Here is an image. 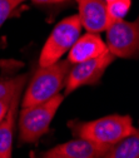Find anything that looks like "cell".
Wrapping results in <instances>:
<instances>
[{
	"label": "cell",
	"instance_id": "1",
	"mask_svg": "<svg viewBox=\"0 0 139 158\" xmlns=\"http://www.w3.org/2000/svg\"><path fill=\"white\" fill-rule=\"evenodd\" d=\"M75 138H84L102 146H112L135 131L133 121L129 115H107L95 121L68 122Z\"/></svg>",
	"mask_w": 139,
	"mask_h": 158
},
{
	"label": "cell",
	"instance_id": "2",
	"mask_svg": "<svg viewBox=\"0 0 139 158\" xmlns=\"http://www.w3.org/2000/svg\"><path fill=\"white\" fill-rule=\"evenodd\" d=\"M72 63L68 60H59L48 67H40L31 81L22 99V107H31L44 103L56 94H60L65 87V81L72 68Z\"/></svg>",
	"mask_w": 139,
	"mask_h": 158
},
{
	"label": "cell",
	"instance_id": "3",
	"mask_svg": "<svg viewBox=\"0 0 139 158\" xmlns=\"http://www.w3.org/2000/svg\"><path fill=\"white\" fill-rule=\"evenodd\" d=\"M63 99L64 95L56 94L44 103L23 108L20 112V118H19L20 142L36 143L45 133H48L50 123Z\"/></svg>",
	"mask_w": 139,
	"mask_h": 158
},
{
	"label": "cell",
	"instance_id": "4",
	"mask_svg": "<svg viewBox=\"0 0 139 158\" xmlns=\"http://www.w3.org/2000/svg\"><path fill=\"white\" fill-rule=\"evenodd\" d=\"M82 24L78 15L68 16L53 29L48 36L39 56V65L48 67L62 59V56L69 52L76 39L80 36Z\"/></svg>",
	"mask_w": 139,
	"mask_h": 158
},
{
	"label": "cell",
	"instance_id": "5",
	"mask_svg": "<svg viewBox=\"0 0 139 158\" xmlns=\"http://www.w3.org/2000/svg\"><path fill=\"white\" fill-rule=\"evenodd\" d=\"M107 49L115 58H137L139 53V23L112 20L107 28Z\"/></svg>",
	"mask_w": 139,
	"mask_h": 158
},
{
	"label": "cell",
	"instance_id": "6",
	"mask_svg": "<svg viewBox=\"0 0 139 158\" xmlns=\"http://www.w3.org/2000/svg\"><path fill=\"white\" fill-rule=\"evenodd\" d=\"M114 59L115 56L112 53L105 52L100 56L73 64L65 81V95L73 93L80 87L99 83L107 68L114 62Z\"/></svg>",
	"mask_w": 139,
	"mask_h": 158
},
{
	"label": "cell",
	"instance_id": "7",
	"mask_svg": "<svg viewBox=\"0 0 139 158\" xmlns=\"http://www.w3.org/2000/svg\"><path fill=\"white\" fill-rule=\"evenodd\" d=\"M76 3L79 9L78 18L88 33L99 34L107 30L112 20L104 0H76Z\"/></svg>",
	"mask_w": 139,
	"mask_h": 158
},
{
	"label": "cell",
	"instance_id": "8",
	"mask_svg": "<svg viewBox=\"0 0 139 158\" xmlns=\"http://www.w3.org/2000/svg\"><path fill=\"white\" fill-rule=\"evenodd\" d=\"M105 52H108V49L105 42L102 40L100 36L94 33H85L84 35L79 36L69 49L67 60L72 64H76L100 56Z\"/></svg>",
	"mask_w": 139,
	"mask_h": 158
},
{
	"label": "cell",
	"instance_id": "9",
	"mask_svg": "<svg viewBox=\"0 0 139 158\" xmlns=\"http://www.w3.org/2000/svg\"><path fill=\"white\" fill-rule=\"evenodd\" d=\"M109 147L94 143L92 141L84 139V138H75L73 141L65 142L49 149L48 152L69 158H102Z\"/></svg>",
	"mask_w": 139,
	"mask_h": 158
},
{
	"label": "cell",
	"instance_id": "10",
	"mask_svg": "<svg viewBox=\"0 0 139 158\" xmlns=\"http://www.w3.org/2000/svg\"><path fill=\"white\" fill-rule=\"evenodd\" d=\"M23 88L16 89L14 93L9 109L4 119L0 122V158H11L13 156V138H14V128L16 121L18 106L22 98Z\"/></svg>",
	"mask_w": 139,
	"mask_h": 158
},
{
	"label": "cell",
	"instance_id": "11",
	"mask_svg": "<svg viewBox=\"0 0 139 158\" xmlns=\"http://www.w3.org/2000/svg\"><path fill=\"white\" fill-rule=\"evenodd\" d=\"M102 158H139V134L135 129L112 144Z\"/></svg>",
	"mask_w": 139,
	"mask_h": 158
},
{
	"label": "cell",
	"instance_id": "12",
	"mask_svg": "<svg viewBox=\"0 0 139 158\" xmlns=\"http://www.w3.org/2000/svg\"><path fill=\"white\" fill-rule=\"evenodd\" d=\"M28 74L18 75L13 78H4L0 79V97H5L14 93L19 87H24L28 81Z\"/></svg>",
	"mask_w": 139,
	"mask_h": 158
},
{
	"label": "cell",
	"instance_id": "13",
	"mask_svg": "<svg viewBox=\"0 0 139 158\" xmlns=\"http://www.w3.org/2000/svg\"><path fill=\"white\" fill-rule=\"evenodd\" d=\"M132 6V0H114L107 4V11L110 20L124 19Z\"/></svg>",
	"mask_w": 139,
	"mask_h": 158
},
{
	"label": "cell",
	"instance_id": "14",
	"mask_svg": "<svg viewBox=\"0 0 139 158\" xmlns=\"http://www.w3.org/2000/svg\"><path fill=\"white\" fill-rule=\"evenodd\" d=\"M25 0H0V28L8 20L11 13Z\"/></svg>",
	"mask_w": 139,
	"mask_h": 158
},
{
	"label": "cell",
	"instance_id": "15",
	"mask_svg": "<svg viewBox=\"0 0 139 158\" xmlns=\"http://www.w3.org/2000/svg\"><path fill=\"white\" fill-rule=\"evenodd\" d=\"M19 88H22V87H19ZM14 93H11L9 95H5V97H0V122H2L4 119V117L6 115V112L9 109V106H10V102H11V98H13Z\"/></svg>",
	"mask_w": 139,
	"mask_h": 158
},
{
	"label": "cell",
	"instance_id": "16",
	"mask_svg": "<svg viewBox=\"0 0 139 158\" xmlns=\"http://www.w3.org/2000/svg\"><path fill=\"white\" fill-rule=\"evenodd\" d=\"M31 2L38 5H58V4L67 3L69 0H31Z\"/></svg>",
	"mask_w": 139,
	"mask_h": 158
},
{
	"label": "cell",
	"instance_id": "17",
	"mask_svg": "<svg viewBox=\"0 0 139 158\" xmlns=\"http://www.w3.org/2000/svg\"><path fill=\"white\" fill-rule=\"evenodd\" d=\"M42 158H69V157H64V156H58V154H51V153H49V152L47 151L45 153H43Z\"/></svg>",
	"mask_w": 139,
	"mask_h": 158
},
{
	"label": "cell",
	"instance_id": "18",
	"mask_svg": "<svg viewBox=\"0 0 139 158\" xmlns=\"http://www.w3.org/2000/svg\"><path fill=\"white\" fill-rule=\"evenodd\" d=\"M104 2L108 4V3H110V2H114V0H104Z\"/></svg>",
	"mask_w": 139,
	"mask_h": 158
}]
</instances>
